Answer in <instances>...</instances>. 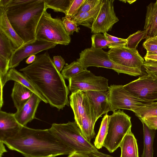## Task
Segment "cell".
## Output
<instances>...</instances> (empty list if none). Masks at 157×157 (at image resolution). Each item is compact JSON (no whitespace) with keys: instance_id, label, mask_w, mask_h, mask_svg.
<instances>
[{"instance_id":"1","label":"cell","mask_w":157,"mask_h":157,"mask_svg":"<svg viewBox=\"0 0 157 157\" xmlns=\"http://www.w3.org/2000/svg\"><path fill=\"white\" fill-rule=\"evenodd\" d=\"M19 71L35 86L51 106L59 110L69 105L68 87L48 52L37 55L33 62Z\"/></svg>"},{"instance_id":"2","label":"cell","mask_w":157,"mask_h":157,"mask_svg":"<svg viewBox=\"0 0 157 157\" xmlns=\"http://www.w3.org/2000/svg\"><path fill=\"white\" fill-rule=\"evenodd\" d=\"M2 142L10 149L19 152L25 157H56L69 155L74 152L49 129H35L22 126L15 136Z\"/></svg>"},{"instance_id":"3","label":"cell","mask_w":157,"mask_h":157,"mask_svg":"<svg viewBox=\"0 0 157 157\" xmlns=\"http://www.w3.org/2000/svg\"><path fill=\"white\" fill-rule=\"evenodd\" d=\"M14 29L24 43L36 40L37 26L46 10L44 0H10L3 7Z\"/></svg>"},{"instance_id":"4","label":"cell","mask_w":157,"mask_h":157,"mask_svg":"<svg viewBox=\"0 0 157 157\" xmlns=\"http://www.w3.org/2000/svg\"><path fill=\"white\" fill-rule=\"evenodd\" d=\"M51 132L74 152L85 154L98 151L82 134L76 122L53 123L49 129Z\"/></svg>"},{"instance_id":"5","label":"cell","mask_w":157,"mask_h":157,"mask_svg":"<svg viewBox=\"0 0 157 157\" xmlns=\"http://www.w3.org/2000/svg\"><path fill=\"white\" fill-rule=\"evenodd\" d=\"M36 40L64 45H68L71 38L67 33L62 19L53 18L45 10L43 13L37 27Z\"/></svg>"},{"instance_id":"6","label":"cell","mask_w":157,"mask_h":157,"mask_svg":"<svg viewBox=\"0 0 157 157\" xmlns=\"http://www.w3.org/2000/svg\"><path fill=\"white\" fill-rule=\"evenodd\" d=\"M107 132L103 147L110 152L115 151L119 145L132 124L131 117L123 110L118 109L109 116Z\"/></svg>"},{"instance_id":"7","label":"cell","mask_w":157,"mask_h":157,"mask_svg":"<svg viewBox=\"0 0 157 157\" xmlns=\"http://www.w3.org/2000/svg\"><path fill=\"white\" fill-rule=\"evenodd\" d=\"M84 69L94 66L112 69L118 74L123 73L133 76L128 69L112 61L109 57L108 52L102 49L92 48H86L79 53V58L77 59Z\"/></svg>"},{"instance_id":"8","label":"cell","mask_w":157,"mask_h":157,"mask_svg":"<svg viewBox=\"0 0 157 157\" xmlns=\"http://www.w3.org/2000/svg\"><path fill=\"white\" fill-rule=\"evenodd\" d=\"M108 101L111 111L127 109L133 111L136 109L154 102L145 101L132 95L122 85H111L108 90Z\"/></svg>"},{"instance_id":"9","label":"cell","mask_w":157,"mask_h":157,"mask_svg":"<svg viewBox=\"0 0 157 157\" xmlns=\"http://www.w3.org/2000/svg\"><path fill=\"white\" fill-rule=\"evenodd\" d=\"M108 53L109 58L112 61L128 69L133 76L142 75L141 67L144 60L137 49L129 48L125 46L111 48Z\"/></svg>"},{"instance_id":"10","label":"cell","mask_w":157,"mask_h":157,"mask_svg":"<svg viewBox=\"0 0 157 157\" xmlns=\"http://www.w3.org/2000/svg\"><path fill=\"white\" fill-rule=\"evenodd\" d=\"M68 81V88L71 93L78 91H107L109 89L107 79L96 76L87 69L71 78Z\"/></svg>"},{"instance_id":"11","label":"cell","mask_w":157,"mask_h":157,"mask_svg":"<svg viewBox=\"0 0 157 157\" xmlns=\"http://www.w3.org/2000/svg\"><path fill=\"white\" fill-rule=\"evenodd\" d=\"M124 89L142 100L157 101V78L144 75L123 86Z\"/></svg>"},{"instance_id":"12","label":"cell","mask_w":157,"mask_h":157,"mask_svg":"<svg viewBox=\"0 0 157 157\" xmlns=\"http://www.w3.org/2000/svg\"><path fill=\"white\" fill-rule=\"evenodd\" d=\"M114 0H103L100 9L91 29V33H103L112 30L119 21L114 9Z\"/></svg>"},{"instance_id":"13","label":"cell","mask_w":157,"mask_h":157,"mask_svg":"<svg viewBox=\"0 0 157 157\" xmlns=\"http://www.w3.org/2000/svg\"><path fill=\"white\" fill-rule=\"evenodd\" d=\"M57 44L36 40L33 42L24 43L13 53L10 60V69L14 68L26 57L41 52L54 48Z\"/></svg>"},{"instance_id":"14","label":"cell","mask_w":157,"mask_h":157,"mask_svg":"<svg viewBox=\"0 0 157 157\" xmlns=\"http://www.w3.org/2000/svg\"><path fill=\"white\" fill-rule=\"evenodd\" d=\"M88 98L96 121L102 115L111 111L107 91L89 90L84 92Z\"/></svg>"},{"instance_id":"15","label":"cell","mask_w":157,"mask_h":157,"mask_svg":"<svg viewBox=\"0 0 157 157\" xmlns=\"http://www.w3.org/2000/svg\"><path fill=\"white\" fill-rule=\"evenodd\" d=\"M16 120L14 114L0 111V142L15 136L22 127Z\"/></svg>"},{"instance_id":"16","label":"cell","mask_w":157,"mask_h":157,"mask_svg":"<svg viewBox=\"0 0 157 157\" xmlns=\"http://www.w3.org/2000/svg\"><path fill=\"white\" fill-rule=\"evenodd\" d=\"M41 101L42 100L33 93L27 102L14 113L18 123L23 126H26L29 122L36 119L35 114Z\"/></svg>"},{"instance_id":"17","label":"cell","mask_w":157,"mask_h":157,"mask_svg":"<svg viewBox=\"0 0 157 157\" xmlns=\"http://www.w3.org/2000/svg\"><path fill=\"white\" fill-rule=\"evenodd\" d=\"M0 32L11 41L15 50L24 44L10 23L4 9L2 7H0Z\"/></svg>"},{"instance_id":"18","label":"cell","mask_w":157,"mask_h":157,"mask_svg":"<svg viewBox=\"0 0 157 157\" xmlns=\"http://www.w3.org/2000/svg\"><path fill=\"white\" fill-rule=\"evenodd\" d=\"M86 96L84 92L78 91L72 93L69 97L70 105L74 113L75 121L78 127L86 110Z\"/></svg>"},{"instance_id":"19","label":"cell","mask_w":157,"mask_h":157,"mask_svg":"<svg viewBox=\"0 0 157 157\" xmlns=\"http://www.w3.org/2000/svg\"><path fill=\"white\" fill-rule=\"evenodd\" d=\"M144 30L147 31L146 39L157 36V0L147 6Z\"/></svg>"},{"instance_id":"20","label":"cell","mask_w":157,"mask_h":157,"mask_svg":"<svg viewBox=\"0 0 157 157\" xmlns=\"http://www.w3.org/2000/svg\"><path fill=\"white\" fill-rule=\"evenodd\" d=\"M119 147L121 150L120 157H139L136 140L130 128L125 136Z\"/></svg>"},{"instance_id":"21","label":"cell","mask_w":157,"mask_h":157,"mask_svg":"<svg viewBox=\"0 0 157 157\" xmlns=\"http://www.w3.org/2000/svg\"><path fill=\"white\" fill-rule=\"evenodd\" d=\"M33 93L20 83L14 82L11 96L17 110L27 102Z\"/></svg>"},{"instance_id":"22","label":"cell","mask_w":157,"mask_h":157,"mask_svg":"<svg viewBox=\"0 0 157 157\" xmlns=\"http://www.w3.org/2000/svg\"><path fill=\"white\" fill-rule=\"evenodd\" d=\"M10 80L20 83L37 95L43 102L46 103H48L40 92L23 73L20 72L15 68L10 69L7 75L6 81Z\"/></svg>"},{"instance_id":"23","label":"cell","mask_w":157,"mask_h":157,"mask_svg":"<svg viewBox=\"0 0 157 157\" xmlns=\"http://www.w3.org/2000/svg\"><path fill=\"white\" fill-rule=\"evenodd\" d=\"M103 0L91 10L80 13L71 19L78 25L91 29L100 9Z\"/></svg>"},{"instance_id":"24","label":"cell","mask_w":157,"mask_h":157,"mask_svg":"<svg viewBox=\"0 0 157 157\" xmlns=\"http://www.w3.org/2000/svg\"><path fill=\"white\" fill-rule=\"evenodd\" d=\"M144 148L141 157H153V143L155 136L154 130L150 129L143 123Z\"/></svg>"},{"instance_id":"25","label":"cell","mask_w":157,"mask_h":157,"mask_svg":"<svg viewBox=\"0 0 157 157\" xmlns=\"http://www.w3.org/2000/svg\"><path fill=\"white\" fill-rule=\"evenodd\" d=\"M133 112L139 119L157 116V101L135 109Z\"/></svg>"},{"instance_id":"26","label":"cell","mask_w":157,"mask_h":157,"mask_svg":"<svg viewBox=\"0 0 157 157\" xmlns=\"http://www.w3.org/2000/svg\"><path fill=\"white\" fill-rule=\"evenodd\" d=\"M15 50L11 41L3 33L0 32V56L10 60Z\"/></svg>"},{"instance_id":"27","label":"cell","mask_w":157,"mask_h":157,"mask_svg":"<svg viewBox=\"0 0 157 157\" xmlns=\"http://www.w3.org/2000/svg\"><path fill=\"white\" fill-rule=\"evenodd\" d=\"M109 118V116L106 113L102 118L99 132L94 143V146L97 149H100L103 147L107 132Z\"/></svg>"},{"instance_id":"28","label":"cell","mask_w":157,"mask_h":157,"mask_svg":"<svg viewBox=\"0 0 157 157\" xmlns=\"http://www.w3.org/2000/svg\"><path fill=\"white\" fill-rule=\"evenodd\" d=\"M84 70L80 62L74 61L69 64L66 63L61 74L64 79L69 80Z\"/></svg>"},{"instance_id":"29","label":"cell","mask_w":157,"mask_h":157,"mask_svg":"<svg viewBox=\"0 0 157 157\" xmlns=\"http://www.w3.org/2000/svg\"><path fill=\"white\" fill-rule=\"evenodd\" d=\"M45 3L46 9L50 8L56 12H62L64 14L67 10L71 0H44Z\"/></svg>"},{"instance_id":"30","label":"cell","mask_w":157,"mask_h":157,"mask_svg":"<svg viewBox=\"0 0 157 157\" xmlns=\"http://www.w3.org/2000/svg\"><path fill=\"white\" fill-rule=\"evenodd\" d=\"M147 34L146 30H138L130 35L126 39L127 48L136 49V48L139 42L143 39L146 38Z\"/></svg>"},{"instance_id":"31","label":"cell","mask_w":157,"mask_h":157,"mask_svg":"<svg viewBox=\"0 0 157 157\" xmlns=\"http://www.w3.org/2000/svg\"><path fill=\"white\" fill-rule=\"evenodd\" d=\"M91 48L98 49H106L111 43L107 40L103 34L98 33L92 35L91 37Z\"/></svg>"},{"instance_id":"32","label":"cell","mask_w":157,"mask_h":157,"mask_svg":"<svg viewBox=\"0 0 157 157\" xmlns=\"http://www.w3.org/2000/svg\"><path fill=\"white\" fill-rule=\"evenodd\" d=\"M86 0H71L69 6L65 13V17L71 19L76 16L81 7Z\"/></svg>"},{"instance_id":"33","label":"cell","mask_w":157,"mask_h":157,"mask_svg":"<svg viewBox=\"0 0 157 157\" xmlns=\"http://www.w3.org/2000/svg\"><path fill=\"white\" fill-rule=\"evenodd\" d=\"M106 39L111 42L108 46V48H120L126 46V39L118 38L111 36L107 33H103Z\"/></svg>"},{"instance_id":"34","label":"cell","mask_w":157,"mask_h":157,"mask_svg":"<svg viewBox=\"0 0 157 157\" xmlns=\"http://www.w3.org/2000/svg\"><path fill=\"white\" fill-rule=\"evenodd\" d=\"M61 19L65 29L69 35H73L75 32L77 33L79 32L80 28L75 22L65 17H63Z\"/></svg>"},{"instance_id":"35","label":"cell","mask_w":157,"mask_h":157,"mask_svg":"<svg viewBox=\"0 0 157 157\" xmlns=\"http://www.w3.org/2000/svg\"><path fill=\"white\" fill-rule=\"evenodd\" d=\"M143 66L148 75L154 78H157V61L144 60Z\"/></svg>"},{"instance_id":"36","label":"cell","mask_w":157,"mask_h":157,"mask_svg":"<svg viewBox=\"0 0 157 157\" xmlns=\"http://www.w3.org/2000/svg\"><path fill=\"white\" fill-rule=\"evenodd\" d=\"M102 0H86L79 9L77 15L88 12L95 7Z\"/></svg>"},{"instance_id":"37","label":"cell","mask_w":157,"mask_h":157,"mask_svg":"<svg viewBox=\"0 0 157 157\" xmlns=\"http://www.w3.org/2000/svg\"><path fill=\"white\" fill-rule=\"evenodd\" d=\"M143 46L147 52L157 51V36L146 39Z\"/></svg>"},{"instance_id":"38","label":"cell","mask_w":157,"mask_h":157,"mask_svg":"<svg viewBox=\"0 0 157 157\" xmlns=\"http://www.w3.org/2000/svg\"><path fill=\"white\" fill-rule=\"evenodd\" d=\"M139 119L142 123L145 124L150 129L154 130L157 129V116Z\"/></svg>"},{"instance_id":"39","label":"cell","mask_w":157,"mask_h":157,"mask_svg":"<svg viewBox=\"0 0 157 157\" xmlns=\"http://www.w3.org/2000/svg\"><path fill=\"white\" fill-rule=\"evenodd\" d=\"M53 63L57 70L60 72L66 64L65 61L60 56H54L53 57Z\"/></svg>"},{"instance_id":"40","label":"cell","mask_w":157,"mask_h":157,"mask_svg":"<svg viewBox=\"0 0 157 157\" xmlns=\"http://www.w3.org/2000/svg\"><path fill=\"white\" fill-rule=\"evenodd\" d=\"M88 157H114L97 151L87 154Z\"/></svg>"},{"instance_id":"41","label":"cell","mask_w":157,"mask_h":157,"mask_svg":"<svg viewBox=\"0 0 157 157\" xmlns=\"http://www.w3.org/2000/svg\"><path fill=\"white\" fill-rule=\"evenodd\" d=\"M68 157H88L87 154L74 152L69 155Z\"/></svg>"},{"instance_id":"42","label":"cell","mask_w":157,"mask_h":157,"mask_svg":"<svg viewBox=\"0 0 157 157\" xmlns=\"http://www.w3.org/2000/svg\"><path fill=\"white\" fill-rule=\"evenodd\" d=\"M145 60H152L157 61V55H145L144 57Z\"/></svg>"},{"instance_id":"43","label":"cell","mask_w":157,"mask_h":157,"mask_svg":"<svg viewBox=\"0 0 157 157\" xmlns=\"http://www.w3.org/2000/svg\"><path fill=\"white\" fill-rule=\"evenodd\" d=\"M36 56L33 55L29 56L26 60V63L27 64H31L35 60Z\"/></svg>"},{"instance_id":"44","label":"cell","mask_w":157,"mask_h":157,"mask_svg":"<svg viewBox=\"0 0 157 157\" xmlns=\"http://www.w3.org/2000/svg\"><path fill=\"white\" fill-rule=\"evenodd\" d=\"M4 144L3 143L0 142V157H2L4 152H7Z\"/></svg>"},{"instance_id":"45","label":"cell","mask_w":157,"mask_h":157,"mask_svg":"<svg viewBox=\"0 0 157 157\" xmlns=\"http://www.w3.org/2000/svg\"><path fill=\"white\" fill-rule=\"evenodd\" d=\"M10 1V0H0V7H4Z\"/></svg>"},{"instance_id":"46","label":"cell","mask_w":157,"mask_h":157,"mask_svg":"<svg viewBox=\"0 0 157 157\" xmlns=\"http://www.w3.org/2000/svg\"><path fill=\"white\" fill-rule=\"evenodd\" d=\"M146 55H157V51L153 52H147Z\"/></svg>"},{"instance_id":"47","label":"cell","mask_w":157,"mask_h":157,"mask_svg":"<svg viewBox=\"0 0 157 157\" xmlns=\"http://www.w3.org/2000/svg\"><path fill=\"white\" fill-rule=\"evenodd\" d=\"M122 2H124V3H126L127 2L129 4H131L133 2H135L136 1V0H122L120 1Z\"/></svg>"}]
</instances>
